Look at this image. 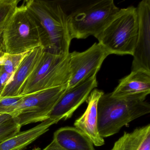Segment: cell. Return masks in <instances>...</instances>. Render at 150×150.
Wrapping results in <instances>:
<instances>
[{
    "label": "cell",
    "instance_id": "obj_1",
    "mask_svg": "<svg viewBox=\"0 0 150 150\" xmlns=\"http://www.w3.org/2000/svg\"><path fill=\"white\" fill-rule=\"evenodd\" d=\"M142 95L115 97L103 94L98 104V128L102 137L119 132L122 127L150 112V105Z\"/></svg>",
    "mask_w": 150,
    "mask_h": 150
},
{
    "label": "cell",
    "instance_id": "obj_2",
    "mask_svg": "<svg viewBox=\"0 0 150 150\" xmlns=\"http://www.w3.org/2000/svg\"><path fill=\"white\" fill-rule=\"evenodd\" d=\"M45 34L38 20L25 4L18 6L10 17L0 38V50L19 54L43 46Z\"/></svg>",
    "mask_w": 150,
    "mask_h": 150
},
{
    "label": "cell",
    "instance_id": "obj_3",
    "mask_svg": "<svg viewBox=\"0 0 150 150\" xmlns=\"http://www.w3.org/2000/svg\"><path fill=\"white\" fill-rule=\"evenodd\" d=\"M24 3L44 31L45 51L57 55H69L72 39L68 16L61 6L53 1L43 0H28Z\"/></svg>",
    "mask_w": 150,
    "mask_h": 150
},
{
    "label": "cell",
    "instance_id": "obj_4",
    "mask_svg": "<svg viewBox=\"0 0 150 150\" xmlns=\"http://www.w3.org/2000/svg\"><path fill=\"white\" fill-rule=\"evenodd\" d=\"M137 8L120 9L96 38L110 55H133L138 31Z\"/></svg>",
    "mask_w": 150,
    "mask_h": 150
},
{
    "label": "cell",
    "instance_id": "obj_5",
    "mask_svg": "<svg viewBox=\"0 0 150 150\" xmlns=\"http://www.w3.org/2000/svg\"><path fill=\"white\" fill-rule=\"evenodd\" d=\"M119 10L113 0L96 1L77 8L67 17L72 40L86 39L90 36L96 37Z\"/></svg>",
    "mask_w": 150,
    "mask_h": 150
},
{
    "label": "cell",
    "instance_id": "obj_6",
    "mask_svg": "<svg viewBox=\"0 0 150 150\" xmlns=\"http://www.w3.org/2000/svg\"><path fill=\"white\" fill-rule=\"evenodd\" d=\"M71 76L67 56L45 51L34 71L22 86L19 96L67 85Z\"/></svg>",
    "mask_w": 150,
    "mask_h": 150
},
{
    "label": "cell",
    "instance_id": "obj_7",
    "mask_svg": "<svg viewBox=\"0 0 150 150\" xmlns=\"http://www.w3.org/2000/svg\"><path fill=\"white\" fill-rule=\"evenodd\" d=\"M67 85L24 95L16 105L8 109L7 114L11 115L21 127L43 122L48 119L49 114L66 90Z\"/></svg>",
    "mask_w": 150,
    "mask_h": 150
},
{
    "label": "cell",
    "instance_id": "obj_8",
    "mask_svg": "<svg viewBox=\"0 0 150 150\" xmlns=\"http://www.w3.org/2000/svg\"><path fill=\"white\" fill-rule=\"evenodd\" d=\"M110 55L99 43H95L82 52L69 53L71 72L66 89L81 83L93 75H96L105 59Z\"/></svg>",
    "mask_w": 150,
    "mask_h": 150
},
{
    "label": "cell",
    "instance_id": "obj_9",
    "mask_svg": "<svg viewBox=\"0 0 150 150\" xmlns=\"http://www.w3.org/2000/svg\"><path fill=\"white\" fill-rule=\"evenodd\" d=\"M137 8L138 31L133 53L132 71L150 74V0H143Z\"/></svg>",
    "mask_w": 150,
    "mask_h": 150
},
{
    "label": "cell",
    "instance_id": "obj_10",
    "mask_svg": "<svg viewBox=\"0 0 150 150\" xmlns=\"http://www.w3.org/2000/svg\"><path fill=\"white\" fill-rule=\"evenodd\" d=\"M97 86L96 75H93L72 88L66 89L49 114L48 119L60 121L71 118Z\"/></svg>",
    "mask_w": 150,
    "mask_h": 150
},
{
    "label": "cell",
    "instance_id": "obj_11",
    "mask_svg": "<svg viewBox=\"0 0 150 150\" xmlns=\"http://www.w3.org/2000/svg\"><path fill=\"white\" fill-rule=\"evenodd\" d=\"M103 94V91L95 88L91 92L86 100L88 106L85 113L74 123L75 128L87 136L96 146L104 144L98 128V102Z\"/></svg>",
    "mask_w": 150,
    "mask_h": 150
},
{
    "label": "cell",
    "instance_id": "obj_12",
    "mask_svg": "<svg viewBox=\"0 0 150 150\" xmlns=\"http://www.w3.org/2000/svg\"><path fill=\"white\" fill-rule=\"evenodd\" d=\"M45 51L44 47L41 46L27 53L3 90L0 98L19 96L22 86L35 70Z\"/></svg>",
    "mask_w": 150,
    "mask_h": 150
},
{
    "label": "cell",
    "instance_id": "obj_13",
    "mask_svg": "<svg viewBox=\"0 0 150 150\" xmlns=\"http://www.w3.org/2000/svg\"><path fill=\"white\" fill-rule=\"evenodd\" d=\"M150 93V74L142 71H132L119 80L117 86L111 93L112 96L122 97Z\"/></svg>",
    "mask_w": 150,
    "mask_h": 150
},
{
    "label": "cell",
    "instance_id": "obj_14",
    "mask_svg": "<svg viewBox=\"0 0 150 150\" xmlns=\"http://www.w3.org/2000/svg\"><path fill=\"white\" fill-rule=\"evenodd\" d=\"M58 120L49 118L34 128L16 135L0 143V150H22L47 132Z\"/></svg>",
    "mask_w": 150,
    "mask_h": 150
},
{
    "label": "cell",
    "instance_id": "obj_15",
    "mask_svg": "<svg viewBox=\"0 0 150 150\" xmlns=\"http://www.w3.org/2000/svg\"><path fill=\"white\" fill-rule=\"evenodd\" d=\"M53 140L64 150H95L90 139L75 127L59 129L54 132Z\"/></svg>",
    "mask_w": 150,
    "mask_h": 150
},
{
    "label": "cell",
    "instance_id": "obj_16",
    "mask_svg": "<svg viewBox=\"0 0 150 150\" xmlns=\"http://www.w3.org/2000/svg\"><path fill=\"white\" fill-rule=\"evenodd\" d=\"M111 150H150V125L125 132Z\"/></svg>",
    "mask_w": 150,
    "mask_h": 150
},
{
    "label": "cell",
    "instance_id": "obj_17",
    "mask_svg": "<svg viewBox=\"0 0 150 150\" xmlns=\"http://www.w3.org/2000/svg\"><path fill=\"white\" fill-rule=\"evenodd\" d=\"M20 1V0H0V38Z\"/></svg>",
    "mask_w": 150,
    "mask_h": 150
},
{
    "label": "cell",
    "instance_id": "obj_18",
    "mask_svg": "<svg viewBox=\"0 0 150 150\" xmlns=\"http://www.w3.org/2000/svg\"><path fill=\"white\" fill-rule=\"evenodd\" d=\"M21 127L12 117L0 124V143L20 132Z\"/></svg>",
    "mask_w": 150,
    "mask_h": 150
},
{
    "label": "cell",
    "instance_id": "obj_19",
    "mask_svg": "<svg viewBox=\"0 0 150 150\" xmlns=\"http://www.w3.org/2000/svg\"><path fill=\"white\" fill-rule=\"evenodd\" d=\"M28 52L19 54L6 53V58L3 65L1 66V67L5 71L13 75Z\"/></svg>",
    "mask_w": 150,
    "mask_h": 150
},
{
    "label": "cell",
    "instance_id": "obj_20",
    "mask_svg": "<svg viewBox=\"0 0 150 150\" xmlns=\"http://www.w3.org/2000/svg\"><path fill=\"white\" fill-rule=\"evenodd\" d=\"M24 96H19L0 98V114H6L9 108L16 105Z\"/></svg>",
    "mask_w": 150,
    "mask_h": 150
},
{
    "label": "cell",
    "instance_id": "obj_21",
    "mask_svg": "<svg viewBox=\"0 0 150 150\" xmlns=\"http://www.w3.org/2000/svg\"><path fill=\"white\" fill-rule=\"evenodd\" d=\"M13 75L9 74L0 66V96L7 85L9 83Z\"/></svg>",
    "mask_w": 150,
    "mask_h": 150
},
{
    "label": "cell",
    "instance_id": "obj_22",
    "mask_svg": "<svg viewBox=\"0 0 150 150\" xmlns=\"http://www.w3.org/2000/svg\"><path fill=\"white\" fill-rule=\"evenodd\" d=\"M42 150H64L61 148L55 140H53L52 141L51 143L48 145L45 148Z\"/></svg>",
    "mask_w": 150,
    "mask_h": 150
},
{
    "label": "cell",
    "instance_id": "obj_23",
    "mask_svg": "<svg viewBox=\"0 0 150 150\" xmlns=\"http://www.w3.org/2000/svg\"><path fill=\"white\" fill-rule=\"evenodd\" d=\"M12 118V116L9 114H1V115L0 116V124Z\"/></svg>",
    "mask_w": 150,
    "mask_h": 150
},
{
    "label": "cell",
    "instance_id": "obj_24",
    "mask_svg": "<svg viewBox=\"0 0 150 150\" xmlns=\"http://www.w3.org/2000/svg\"><path fill=\"white\" fill-rule=\"evenodd\" d=\"M6 53L0 50V66H2L4 64L5 58H6Z\"/></svg>",
    "mask_w": 150,
    "mask_h": 150
},
{
    "label": "cell",
    "instance_id": "obj_25",
    "mask_svg": "<svg viewBox=\"0 0 150 150\" xmlns=\"http://www.w3.org/2000/svg\"><path fill=\"white\" fill-rule=\"evenodd\" d=\"M32 150H41V149L39 147H36V148H34Z\"/></svg>",
    "mask_w": 150,
    "mask_h": 150
},
{
    "label": "cell",
    "instance_id": "obj_26",
    "mask_svg": "<svg viewBox=\"0 0 150 150\" xmlns=\"http://www.w3.org/2000/svg\"><path fill=\"white\" fill-rule=\"evenodd\" d=\"M1 114H0V116L1 115Z\"/></svg>",
    "mask_w": 150,
    "mask_h": 150
}]
</instances>
